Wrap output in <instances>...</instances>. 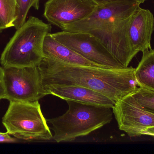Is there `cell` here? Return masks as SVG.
I'll return each instance as SVG.
<instances>
[{
  "label": "cell",
  "instance_id": "cell-1",
  "mask_svg": "<svg viewBox=\"0 0 154 154\" xmlns=\"http://www.w3.org/2000/svg\"><path fill=\"white\" fill-rule=\"evenodd\" d=\"M42 86L76 85L105 95L116 104L138 88L135 68L79 66L43 58L38 64Z\"/></svg>",
  "mask_w": 154,
  "mask_h": 154
},
{
  "label": "cell",
  "instance_id": "cell-2",
  "mask_svg": "<svg viewBox=\"0 0 154 154\" xmlns=\"http://www.w3.org/2000/svg\"><path fill=\"white\" fill-rule=\"evenodd\" d=\"M139 2L121 1L99 5L89 16L65 24V31L87 33L98 39L115 59L125 68L135 56L130 49L128 30Z\"/></svg>",
  "mask_w": 154,
  "mask_h": 154
},
{
  "label": "cell",
  "instance_id": "cell-3",
  "mask_svg": "<svg viewBox=\"0 0 154 154\" xmlns=\"http://www.w3.org/2000/svg\"><path fill=\"white\" fill-rule=\"evenodd\" d=\"M66 102L69 108L65 114L47 120L52 125V138L57 143L71 142L86 136L112 121V108L70 100Z\"/></svg>",
  "mask_w": 154,
  "mask_h": 154
},
{
  "label": "cell",
  "instance_id": "cell-4",
  "mask_svg": "<svg viewBox=\"0 0 154 154\" xmlns=\"http://www.w3.org/2000/svg\"><path fill=\"white\" fill-rule=\"evenodd\" d=\"M50 24L30 16L16 30L1 54L4 67L37 66L44 58L43 45L46 36L51 32Z\"/></svg>",
  "mask_w": 154,
  "mask_h": 154
},
{
  "label": "cell",
  "instance_id": "cell-5",
  "mask_svg": "<svg viewBox=\"0 0 154 154\" xmlns=\"http://www.w3.org/2000/svg\"><path fill=\"white\" fill-rule=\"evenodd\" d=\"M2 123L7 133L21 142L49 141L53 138L39 101H10Z\"/></svg>",
  "mask_w": 154,
  "mask_h": 154
},
{
  "label": "cell",
  "instance_id": "cell-6",
  "mask_svg": "<svg viewBox=\"0 0 154 154\" xmlns=\"http://www.w3.org/2000/svg\"><path fill=\"white\" fill-rule=\"evenodd\" d=\"M0 80L9 101L33 102L45 96L41 76L38 66H0Z\"/></svg>",
  "mask_w": 154,
  "mask_h": 154
},
{
  "label": "cell",
  "instance_id": "cell-7",
  "mask_svg": "<svg viewBox=\"0 0 154 154\" xmlns=\"http://www.w3.org/2000/svg\"><path fill=\"white\" fill-rule=\"evenodd\" d=\"M52 37L90 61L109 68H125L117 61L101 42L90 33L62 31Z\"/></svg>",
  "mask_w": 154,
  "mask_h": 154
},
{
  "label": "cell",
  "instance_id": "cell-8",
  "mask_svg": "<svg viewBox=\"0 0 154 154\" xmlns=\"http://www.w3.org/2000/svg\"><path fill=\"white\" fill-rule=\"evenodd\" d=\"M119 129L130 137L154 127V113L144 108L131 94L119 99L112 108Z\"/></svg>",
  "mask_w": 154,
  "mask_h": 154
},
{
  "label": "cell",
  "instance_id": "cell-9",
  "mask_svg": "<svg viewBox=\"0 0 154 154\" xmlns=\"http://www.w3.org/2000/svg\"><path fill=\"white\" fill-rule=\"evenodd\" d=\"M97 5L93 0H48L44 16L50 23L61 29L65 24L88 17Z\"/></svg>",
  "mask_w": 154,
  "mask_h": 154
},
{
  "label": "cell",
  "instance_id": "cell-10",
  "mask_svg": "<svg viewBox=\"0 0 154 154\" xmlns=\"http://www.w3.org/2000/svg\"><path fill=\"white\" fill-rule=\"evenodd\" d=\"M154 30L153 14L149 10L139 6L132 15L128 30V39L134 55L151 49Z\"/></svg>",
  "mask_w": 154,
  "mask_h": 154
},
{
  "label": "cell",
  "instance_id": "cell-11",
  "mask_svg": "<svg viewBox=\"0 0 154 154\" xmlns=\"http://www.w3.org/2000/svg\"><path fill=\"white\" fill-rule=\"evenodd\" d=\"M43 86L45 96L51 95L66 100L105 106L112 108L115 103L105 95L90 89L76 85Z\"/></svg>",
  "mask_w": 154,
  "mask_h": 154
},
{
  "label": "cell",
  "instance_id": "cell-12",
  "mask_svg": "<svg viewBox=\"0 0 154 154\" xmlns=\"http://www.w3.org/2000/svg\"><path fill=\"white\" fill-rule=\"evenodd\" d=\"M43 54L44 58L71 65L106 68L90 61L76 52L60 43L52 37L51 33L48 34L44 39Z\"/></svg>",
  "mask_w": 154,
  "mask_h": 154
},
{
  "label": "cell",
  "instance_id": "cell-13",
  "mask_svg": "<svg viewBox=\"0 0 154 154\" xmlns=\"http://www.w3.org/2000/svg\"><path fill=\"white\" fill-rule=\"evenodd\" d=\"M135 75L139 87L154 91V49L143 52Z\"/></svg>",
  "mask_w": 154,
  "mask_h": 154
},
{
  "label": "cell",
  "instance_id": "cell-14",
  "mask_svg": "<svg viewBox=\"0 0 154 154\" xmlns=\"http://www.w3.org/2000/svg\"><path fill=\"white\" fill-rule=\"evenodd\" d=\"M18 0H0V23L5 29L14 27Z\"/></svg>",
  "mask_w": 154,
  "mask_h": 154
},
{
  "label": "cell",
  "instance_id": "cell-15",
  "mask_svg": "<svg viewBox=\"0 0 154 154\" xmlns=\"http://www.w3.org/2000/svg\"><path fill=\"white\" fill-rule=\"evenodd\" d=\"M40 0H18L17 18L14 23V27L19 29L26 21L27 14L31 7L36 10L39 8Z\"/></svg>",
  "mask_w": 154,
  "mask_h": 154
},
{
  "label": "cell",
  "instance_id": "cell-16",
  "mask_svg": "<svg viewBox=\"0 0 154 154\" xmlns=\"http://www.w3.org/2000/svg\"><path fill=\"white\" fill-rule=\"evenodd\" d=\"M131 95L144 108L154 113V91L138 87Z\"/></svg>",
  "mask_w": 154,
  "mask_h": 154
},
{
  "label": "cell",
  "instance_id": "cell-17",
  "mask_svg": "<svg viewBox=\"0 0 154 154\" xmlns=\"http://www.w3.org/2000/svg\"><path fill=\"white\" fill-rule=\"evenodd\" d=\"M22 142L20 140L14 137L11 136L7 132H0V143H17Z\"/></svg>",
  "mask_w": 154,
  "mask_h": 154
},
{
  "label": "cell",
  "instance_id": "cell-18",
  "mask_svg": "<svg viewBox=\"0 0 154 154\" xmlns=\"http://www.w3.org/2000/svg\"><path fill=\"white\" fill-rule=\"evenodd\" d=\"M98 5H103L108 3L112 2H117V1H134L136 2H139L140 3L142 4L145 1L147 0H93Z\"/></svg>",
  "mask_w": 154,
  "mask_h": 154
},
{
  "label": "cell",
  "instance_id": "cell-19",
  "mask_svg": "<svg viewBox=\"0 0 154 154\" xmlns=\"http://www.w3.org/2000/svg\"><path fill=\"white\" fill-rule=\"evenodd\" d=\"M141 135H144L150 136L154 137V127H149L143 130L141 132Z\"/></svg>",
  "mask_w": 154,
  "mask_h": 154
},
{
  "label": "cell",
  "instance_id": "cell-20",
  "mask_svg": "<svg viewBox=\"0 0 154 154\" xmlns=\"http://www.w3.org/2000/svg\"><path fill=\"white\" fill-rule=\"evenodd\" d=\"M5 91L2 80H0V101L2 99H5Z\"/></svg>",
  "mask_w": 154,
  "mask_h": 154
},
{
  "label": "cell",
  "instance_id": "cell-21",
  "mask_svg": "<svg viewBox=\"0 0 154 154\" xmlns=\"http://www.w3.org/2000/svg\"><path fill=\"white\" fill-rule=\"evenodd\" d=\"M4 30H5V28L3 27L2 25V24H1L0 23V33H2Z\"/></svg>",
  "mask_w": 154,
  "mask_h": 154
}]
</instances>
